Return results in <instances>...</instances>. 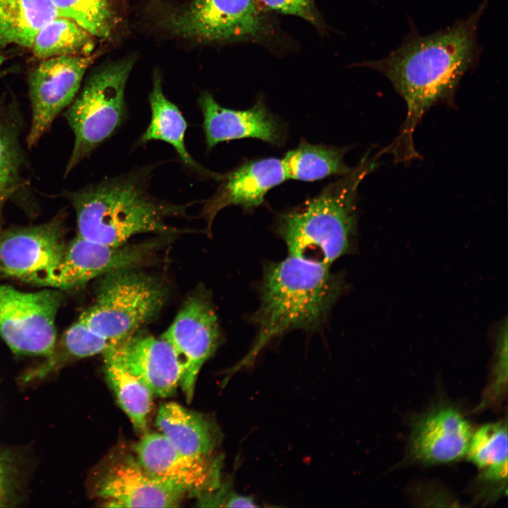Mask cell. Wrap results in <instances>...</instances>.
Here are the masks:
<instances>
[{"instance_id":"cell-22","label":"cell","mask_w":508,"mask_h":508,"mask_svg":"<svg viewBox=\"0 0 508 508\" xmlns=\"http://www.w3.org/2000/svg\"><path fill=\"white\" fill-rule=\"evenodd\" d=\"M348 150L346 147L313 145L302 140L282 159L286 179L313 181L332 175L344 176L352 169L344 162Z\"/></svg>"},{"instance_id":"cell-21","label":"cell","mask_w":508,"mask_h":508,"mask_svg":"<svg viewBox=\"0 0 508 508\" xmlns=\"http://www.w3.org/2000/svg\"><path fill=\"white\" fill-rule=\"evenodd\" d=\"M57 16L51 0H0V49H29L38 30Z\"/></svg>"},{"instance_id":"cell-12","label":"cell","mask_w":508,"mask_h":508,"mask_svg":"<svg viewBox=\"0 0 508 508\" xmlns=\"http://www.w3.org/2000/svg\"><path fill=\"white\" fill-rule=\"evenodd\" d=\"M150 248L147 244L109 246L77 236L66 245L60 262L32 283L61 290L78 288L111 271L132 268Z\"/></svg>"},{"instance_id":"cell-15","label":"cell","mask_w":508,"mask_h":508,"mask_svg":"<svg viewBox=\"0 0 508 508\" xmlns=\"http://www.w3.org/2000/svg\"><path fill=\"white\" fill-rule=\"evenodd\" d=\"M95 492L114 507H176L185 496L152 477L131 455L114 459L102 470Z\"/></svg>"},{"instance_id":"cell-31","label":"cell","mask_w":508,"mask_h":508,"mask_svg":"<svg viewBox=\"0 0 508 508\" xmlns=\"http://www.w3.org/2000/svg\"><path fill=\"white\" fill-rule=\"evenodd\" d=\"M6 493V476L0 463V506L4 502Z\"/></svg>"},{"instance_id":"cell-28","label":"cell","mask_w":508,"mask_h":508,"mask_svg":"<svg viewBox=\"0 0 508 508\" xmlns=\"http://www.w3.org/2000/svg\"><path fill=\"white\" fill-rule=\"evenodd\" d=\"M63 347L66 356L74 358L103 354L109 349L108 345L90 332L79 319L65 332Z\"/></svg>"},{"instance_id":"cell-19","label":"cell","mask_w":508,"mask_h":508,"mask_svg":"<svg viewBox=\"0 0 508 508\" xmlns=\"http://www.w3.org/2000/svg\"><path fill=\"white\" fill-rule=\"evenodd\" d=\"M156 425L175 448L191 456H212L220 442L221 434L214 423L174 402L160 406Z\"/></svg>"},{"instance_id":"cell-25","label":"cell","mask_w":508,"mask_h":508,"mask_svg":"<svg viewBox=\"0 0 508 508\" xmlns=\"http://www.w3.org/2000/svg\"><path fill=\"white\" fill-rule=\"evenodd\" d=\"M490 483H502L507 477V426L500 421L482 425L473 435L466 454Z\"/></svg>"},{"instance_id":"cell-23","label":"cell","mask_w":508,"mask_h":508,"mask_svg":"<svg viewBox=\"0 0 508 508\" xmlns=\"http://www.w3.org/2000/svg\"><path fill=\"white\" fill-rule=\"evenodd\" d=\"M95 38L73 20L57 16L38 30L29 49L40 59L90 55Z\"/></svg>"},{"instance_id":"cell-3","label":"cell","mask_w":508,"mask_h":508,"mask_svg":"<svg viewBox=\"0 0 508 508\" xmlns=\"http://www.w3.org/2000/svg\"><path fill=\"white\" fill-rule=\"evenodd\" d=\"M150 172L147 167L133 170L68 193L76 214L77 236L117 247L140 234L177 232L166 219L185 214L187 206L153 197L148 191Z\"/></svg>"},{"instance_id":"cell-7","label":"cell","mask_w":508,"mask_h":508,"mask_svg":"<svg viewBox=\"0 0 508 508\" xmlns=\"http://www.w3.org/2000/svg\"><path fill=\"white\" fill-rule=\"evenodd\" d=\"M131 269L103 275L94 303L78 318L109 349L137 332L165 299L159 283Z\"/></svg>"},{"instance_id":"cell-11","label":"cell","mask_w":508,"mask_h":508,"mask_svg":"<svg viewBox=\"0 0 508 508\" xmlns=\"http://www.w3.org/2000/svg\"><path fill=\"white\" fill-rule=\"evenodd\" d=\"M135 451L138 463L147 473L184 495L200 497L222 485L219 457L187 455L161 433L145 434L135 445Z\"/></svg>"},{"instance_id":"cell-30","label":"cell","mask_w":508,"mask_h":508,"mask_svg":"<svg viewBox=\"0 0 508 508\" xmlns=\"http://www.w3.org/2000/svg\"><path fill=\"white\" fill-rule=\"evenodd\" d=\"M219 507H257L253 497L244 496L232 491L229 488L222 496Z\"/></svg>"},{"instance_id":"cell-24","label":"cell","mask_w":508,"mask_h":508,"mask_svg":"<svg viewBox=\"0 0 508 508\" xmlns=\"http://www.w3.org/2000/svg\"><path fill=\"white\" fill-rule=\"evenodd\" d=\"M107 380L135 429L145 432L152 405L149 389L109 352L103 353Z\"/></svg>"},{"instance_id":"cell-8","label":"cell","mask_w":508,"mask_h":508,"mask_svg":"<svg viewBox=\"0 0 508 508\" xmlns=\"http://www.w3.org/2000/svg\"><path fill=\"white\" fill-rule=\"evenodd\" d=\"M62 294L56 289L22 291L0 284V336L18 355L48 358L56 349V318Z\"/></svg>"},{"instance_id":"cell-32","label":"cell","mask_w":508,"mask_h":508,"mask_svg":"<svg viewBox=\"0 0 508 508\" xmlns=\"http://www.w3.org/2000/svg\"><path fill=\"white\" fill-rule=\"evenodd\" d=\"M14 190L15 189H10L0 193V217L4 203L8 198L12 195Z\"/></svg>"},{"instance_id":"cell-4","label":"cell","mask_w":508,"mask_h":508,"mask_svg":"<svg viewBox=\"0 0 508 508\" xmlns=\"http://www.w3.org/2000/svg\"><path fill=\"white\" fill-rule=\"evenodd\" d=\"M370 152L350 172L315 197L277 216L275 231L289 255L329 267L354 249L357 194L362 181L379 165Z\"/></svg>"},{"instance_id":"cell-14","label":"cell","mask_w":508,"mask_h":508,"mask_svg":"<svg viewBox=\"0 0 508 508\" xmlns=\"http://www.w3.org/2000/svg\"><path fill=\"white\" fill-rule=\"evenodd\" d=\"M472 435L469 423L456 407L440 404L413 422L410 457L428 465L457 461L466 456Z\"/></svg>"},{"instance_id":"cell-20","label":"cell","mask_w":508,"mask_h":508,"mask_svg":"<svg viewBox=\"0 0 508 508\" xmlns=\"http://www.w3.org/2000/svg\"><path fill=\"white\" fill-rule=\"evenodd\" d=\"M151 120L142 135L140 143L150 140H161L170 144L188 167L202 176L222 179V175L210 172L202 167L190 156L185 145L187 123L179 108L164 95L162 78L159 73L153 77L152 90L149 95Z\"/></svg>"},{"instance_id":"cell-6","label":"cell","mask_w":508,"mask_h":508,"mask_svg":"<svg viewBox=\"0 0 508 508\" xmlns=\"http://www.w3.org/2000/svg\"><path fill=\"white\" fill-rule=\"evenodd\" d=\"M134 63V57H127L97 69L68 107L65 116L74 133L75 143L66 175L124 121L125 88Z\"/></svg>"},{"instance_id":"cell-9","label":"cell","mask_w":508,"mask_h":508,"mask_svg":"<svg viewBox=\"0 0 508 508\" xmlns=\"http://www.w3.org/2000/svg\"><path fill=\"white\" fill-rule=\"evenodd\" d=\"M95 54L60 56L41 59L29 73L32 120L27 142L36 145L58 114L78 95L84 75Z\"/></svg>"},{"instance_id":"cell-17","label":"cell","mask_w":508,"mask_h":508,"mask_svg":"<svg viewBox=\"0 0 508 508\" xmlns=\"http://www.w3.org/2000/svg\"><path fill=\"white\" fill-rule=\"evenodd\" d=\"M198 104L203 115V129L208 150L224 141L252 138L272 145L284 141L282 125L259 99L250 109L235 110L219 104L208 92H202Z\"/></svg>"},{"instance_id":"cell-26","label":"cell","mask_w":508,"mask_h":508,"mask_svg":"<svg viewBox=\"0 0 508 508\" xmlns=\"http://www.w3.org/2000/svg\"><path fill=\"white\" fill-rule=\"evenodd\" d=\"M22 126L16 104L0 101V193L17 187L24 160L20 143Z\"/></svg>"},{"instance_id":"cell-10","label":"cell","mask_w":508,"mask_h":508,"mask_svg":"<svg viewBox=\"0 0 508 508\" xmlns=\"http://www.w3.org/2000/svg\"><path fill=\"white\" fill-rule=\"evenodd\" d=\"M160 337L176 355L181 370L179 385L190 403L198 375L221 340L217 316L209 299L190 297Z\"/></svg>"},{"instance_id":"cell-18","label":"cell","mask_w":508,"mask_h":508,"mask_svg":"<svg viewBox=\"0 0 508 508\" xmlns=\"http://www.w3.org/2000/svg\"><path fill=\"white\" fill-rule=\"evenodd\" d=\"M221 180L202 210L210 226L217 212L226 207L238 205L249 210L260 206L267 192L286 177L282 159L267 157L247 162L223 175Z\"/></svg>"},{"instance_id":"cell-29","label":"cell","mask_w":508,"mask_h":508,"mask_svg":"<svg viewBox=\"0 0 508 508\" xmlns=\"http://www.w3.org/2000/svg\"><path fill=\"white\" fill-rule=\"evenodd\" d=\"M267 12L291 15L311 24L319 32H327V25L314 0H257Z\"/></svg>"},{"instance_id":"cell-5","label":"cell","mask_w":508,"mask_h":508,"mask_svg":"<svg viewBox=\"0 0 508 508\" xmlns=\"http://www.w3.org/2000/svg\"><path fill=\"white\" fill-rule=\"evenodd\" d=\"M159 24L176 36L207 43L271 44L278 37L273 14L257 0H189L166 11Z\"/></svg>"},{"instance_id":"cell-2","label":"cell","mask_w":508,"mask_h":508,"mask_svg":"<svg viewBox=\"0 0 508 508\" xmlns=\"http://www.w3.org/2000/svg\"><path fill=\"white\" fill-rule=\"evenodd\" d=\"M345 277L329 267L289 255L265 266L259 288L260 306L250 316L256 335L247 354L229 374L253 365L276 337L295 330L315 332L346 291Z\"/></svg>"},{"instance_id":"cell-1","label":"cell","mask_w":508,"mask_h":508,"mask_svg":"<svg viewBox=\"0 0 508 508\" xmlns=\"http://www.w3.org/2000/svg\"><path fill=\"white\" fill-rule=\"evenodd\" d=\"M487 5L484 0L467 18L428 35L410 23V32L398 48L381 59L357 64L384 75L406 104L399 133L381 155H392L397 164L419 158L413 135L423 116L435 105L452 107L461 80L480 62L483 50L477 31Z\"/></svg>"},{"instance_id":"cell-13","label":"cell","mask_w":508,"mask_h":508,"mask_svg":"<svg viewBox=\"0 0 508 508\" xmlns=\"http://www.w3.org/2000/svg\"><path fill=\"white\" fill-rule=\"evenodd\" d=\"M63 219L20 227L0 236V273L32 282L55 267L64 253Z\"/></svg>"},{"instance_id":"cell-27","label":"cell","mask_w":508,"mask_h":508,"mask_svg":"<svg viewBox=\"0 0 508 508\" xmlns=\"http://www.w3.org/2000/svg\"><path fill=\"white\" fill-rule=\"evenodd\" d=\"M58 16L77 23L95 37L107 39L116 32L119 16L114 0H51Z\"/></svg>"},{"instance_id":"cell-16","label":"cell","mask_w":508,"mask_h":508,"mask_svg":"<svg viewBox=\"0 0 508 508\" xmlns=\"http://www.w3.org/2000/svg\"><path fill=\"white\" fill-rule=\"evenodd\" d=\"M105 352L118 359L153 396L170 397L179 385L180 365L171 347L161 337L137 331Z\"/></svg>"}]
</instances>
